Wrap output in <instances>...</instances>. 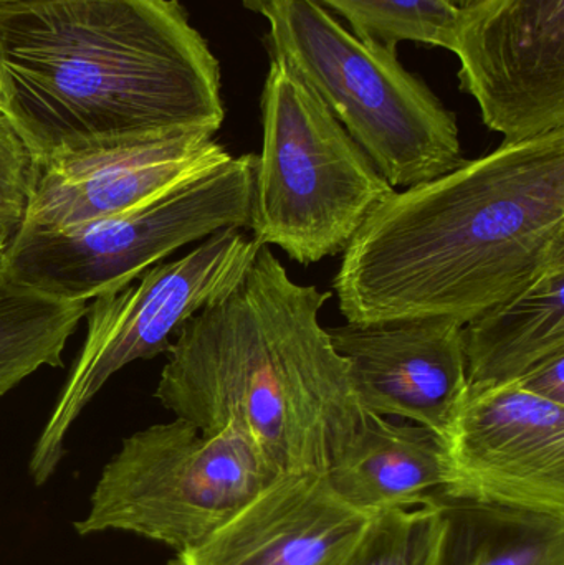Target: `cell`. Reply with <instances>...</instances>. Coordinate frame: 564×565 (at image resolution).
Returning <instances> with one entry per match:
<instances>
[{
    "label": "cell",
    "mask_w": 564,
    "mask_h": 565,
    "mask_svg": "<svg viewBox=\"0 0 564 565\" xmlns=\"http://www.w3.org/2000/svg\"><path fill=\"white\" fill-rule=\"evenodd\" d=\"M331 490L371 513L429 503L449 483L446 441L417 424L368 412L324 473Z\"/></svg>",
    "instance_id": "5bb4252c"
},
{
    "label": "cell",
    "mask_w": 564,
    "mask_h": 565,
    "mask_svg": "<svg viewBox=\"0 0 564 565\" xmlns=\"http://www.w3.org/2000/svg\"><path fill=\"white\" fill-rule=\"evenodd\" d=\"M207 131L86 146L32 161L22 224L68 231L136 207L232 158Z\"/></svg>",
    "instance_id": "8fae6325"
},
{
    "label": "cell",
    "mask_w": 564,
    "mask_h": 565,
    "mask_svg": "<svg viewBox=\"0 0 564 565\" xmlns=\"http://www.w3.org/2000/svg\"><path fill=\"white\" fill-rule=\"evenodd\" d=\"M88 301H68L0 270V397L40 367H60Z\"/></svg>",
    "instance_id": "e0dca14e"
},
{
    "label": "cell",
    "mask_w": 564,
    "mask_h": 565,
    "mask_svg": "<svg viewBox=\"0 0 564 565\" xmlns=\"http://www.w3.org/2000/svg\"><path fill=\"white\" fill-rule=\"evenodd\" d=\"M444 540L439 503L393 508L374 514L343 565H437Z\"/></svg>",
    "instance_id": "d6986e66"
},
{
    "label": "cell",
    "mask_w": 564,
    "mask_h": 565,
    "mask_svg": "<svg viewBox=\"0 0 564 565\" xmlns=\"http://www.w3.org/2000/svg\"><path fill=\"white\" fill-rule=\"evenodd\" d=\"M260 247L238 228H224L184 257L93 298L85 342L30 458L36 484L55 473L70 428L103 385L131 362L168 352L189 319L244 281Z\"/></svg>",
    "instance_id": "ba28073f"
},
{
    "label": "cell",
    "mask_w": 564,
    "mask_h": 565,
    "mask_svg": "<svg viewBox=\"0 0 564 565\" xmlns=\"http://www.w3.org/2000/svg\"><path fill=\"white\" fill-rule=\"evenodd\" d=\"M515 382L536 397L564 405V351L536 362Z\"/></svg>",
    "instance_id": "44dd1931"
},
{
    "label": "cell",
    "mask_w": 564,
    "mask_h": 565,
    "mask_svg": "<svg viewBox=\"0 0 564 565\" xmlns=\"http://www.w3.org/2000/svg\"><path fill=\"white\" fill-rule=\"evenodd\" d=\"M278 477L241 422L204 435L175 418L123 440L75 527L82 536L125 531L182 553L204 543Z\"/></svg>",
    "instance_id": "8992f818"
},
{
    "label": "cell",
    "mask_w": 564,
    "mask_h": 565,
    "mask_svg": "<svg viewBox=\"0 0 564 565\" xmlns=\"http://www.w3.org/2000/svg\"><path fill=\"white\" fill-rule=\"evenodd\" d=\"M564 258V128L394 191L333 278L348 324H467Z\"/></svg>",
    "instance_id": "6da1fadb"
},
{
    "label": "cell",
    "mask_w": 564,
    "mask_h": 565,
    "mask_svg": "<svg viewBox=\"0 0 564 565\" xmlns=\"http://www.w3.org/2000/svg\"><path fill=\"white\" fill-rule=\"evenodd\" d=\"M462 322L450 318L327 328L364 411L429 428L444 441L469 392Z\"/></svg>",
    "instance_id": "7c38bea8"
},
{
    "label": "cell",
    "mask_w": 564,
    "mask_h": 565,
    "mask_svg": "<svg viewBox=\"0 0 564 565\" xmlns=\"http://www.w3.org/2000/svg\"><path fill=\"white\" fill-rule=\"evenodd\" d=\"M10 235H12V232L6 231V228H0V257H2L3 250H6Z\"/></svg>",
    "instance_id": "cb8c5ba5"
},
{
    "label": "cell",
    "mask_w": 564,
    "mask_h": 565,
    "mask_svg": "<svg viewBox=\"0 0 564 565\" xmlns=\"http://www.w3.org/2000/svg\"><path fill=\"white\" fill-rule=\"evenodd\" d=\"M241 2L248 7V9L254 10V12L262 13L272 0H241Z\"/></svg>",
    "instance_id": "7402d4cb"
},
{
    "label": "cell",
    "mask_w": 564,
    "mask_h": 565,
    "mask_svg": "<svg viewBox=\"0 0 564 565\" xmlns=\"http://www.w3.org/2000/svg\"><path fill=\"white\" fill-rule=\"evenodd\" d=\"M450 3H453L454 7H457L459 10H467L470 9V7L476 6V3H479L480 0H449Z\"/></svg>",
    "instance_id": "603a6c76"
},
{
    "label": "cell",
    "mask_w": 564,
    "mask_h": 565,
    "mask_svg": "<svg viewBox=\"0 0 564 565\" xmlns=\"http://www.w3.org/2000/svg\"><path fill=\"white\" fill-rule=\"evenodd\" d=\"M360 39L396 49L414 42L453 52L462 10L449 0H315Z\"/></svg>",
    "instance_id": "ac0fdd59"
},
{
    "label": "cell",
    "mask_w": 564,
    "mask_h": 565,
    "mask_svg": "<svg viewBox=\"0 0 564 565\" xmlns=\"http://www.w3.org/2000/svg\"><path fill=\"white\" fill-rule=\"evenodd\" d=\"M257 156L244 154L119 214L68 228H17L0 257L12 280L89 301L145 274L184 245L251 224Z\"/></svg>",
    "instance_id": "52a82bcc"
},
{
    "label": "cell",
    "mask_w": 564,
    "mask_h": 565,
    "mask_svg": "<svg viewBox=\"0 0 564 565\" xmlns=\"http://www.w3.org/2000/svg\"><path fill=\"white\" fill-rule=\"evenodd\" d=\"M444 516L437 565H564V518L436 497Z\"/></svg>",
    "instance_id": "2e32d148"
},
{
    "label": "cell",
    "mask_w": 564,
    "mask_h": 565,
    "mask_svg": "<svg viewBox=\"0 0 564 565\" xmlns=\"http://www.w3.org/2000/svg\"><path fill=\"white\" fill-rule=\"evenodd\" d=\"M30 179L32 156L0 115V228L12 234L22 224Z\"/></svg>",
    "instance_id": "ffe728a7"
},
{
    "label": "cell",
    "mask_w": 564,
    "mask_h": 565,
    "mask_svg": "<svg viewBox=\"0 0 564 565\" xmlns=\"http://www.w3.org/2000/svg\"><path fill=\"white\" fill-rule=\"evenodd\" d=\"M262 126L252 238L300 265L343 254L396 189L300 76L274 56L262 93Z\"/></svg>",
    "instance_id": "5b68a950"
},
{
    "label": "cell",
    "mask_w": 564,
    "mask_h": 565,
    "mask_svg": "<svg viewBox=\"0 0 564 565\" xmlns=\"http://www.w3.org/2000/svg\"><path fill=\"white\" fill-rule=\"evenodd\" d=\"M19 2V0H0V3Z\"/></svg>",
    "instance_id": "d4e9b609"
},
{
    "label": "cell",
    "mask_w": 564,
    "mask_h": 565,
    "mask_svg": "<svg viewBox=\"0 0 564 565\" xmlns=\"http://www.w3.org/2000/svg\"><path fill=\"white\" fill-rule=\"evenodd\" d=\"M469 385L513 382L564 351V258L462 328Z\"/></svg>",
    "instance_id": "9a60e30c"
},
{
    "label": "cell",
    "mask_w": 564,
    "mask_h": 565,
    "mask_svg": "<svg viewBox=\"0 0 564 565\" xmlns=\"http://www.w3.org/2000/svg\"><path fill=\"white\" fill-rule=\"evenodd\" d=\"M453 53L460 88L503 142L564 128V0H480Z\"/></svg>",
    "instance_id": "30bf717a"
},
{
    "label": "cell",
    "mask_w": 564,
    "mask_h": 565,
    "mask_svg": "<svg viewBox=\"0 0 564 565\" xmlns=\"http://www.w3.org/2000/svg\"><path fill=\"white\" fill-rule=\"evenodd\" d=\"M440 497L564 518V405L515 381L469 385Z\"/></svg>",
    "instance_id": "9c48e42d"
},
{
    "label": "cell",
    "mask_w": 564,
    "mask_h": 565,
    "mask_svg": "<svg viewBox=\"0 0 564 565\" xmlns=\"http://www.w3.org/2000/svg\"><path fill=\"white\" fill-rule=\"evenodd\" d=\"M374 514L341 500L323 475H281L168 565H343Z\"/></svg>",
    "instance_id": "4fadbf2b"
},
{
    "label": "cell",
    "mask_w": 564,
    "mask_h": 565,
    "mask_svg": "<svg viewBox=\"0 0 564 565\" xmlns=\"http://www.w3.org/2000/svg\"><path fill=\"white\" fill-rule=\"evenodd\" d=\"M330 298L262 245L244 281L179 331L155 397L204 435L241 422L278 475L324 477L366 415L320 324Z\"/></svg>",
    "instance_id": "3957f363"
},
{
    "label": "cell",
    "mask_w": 564,
    "mask_h": 565,
    "mask_svg": "<svg viewBox=\"0 0 564 565\" xmlns=\"http://www.w3.org/2000/svg\"><path fill=\"white\" fill-rule=\"evenodd\" d=\"M0 115L32 161L169 132L215 135L221 68L178 0L0 3Z\"/></svg>",
    "instance_id": "7a4b0ae2"
},
{
    "label": "cell",
    "mask_w": 564,
    "mask_h": 565,
    "mask_svg": "<svg viewBox=\"0 0 564 565\" xmlns=\"http://www.w3.org/2000/svg\"><path fill=\"white\" fill-rule=\"evenodd\" d=\"M272 56L324 103L391 188H413L459 168L456 115L404 68L396 49L360 39L315 0H272Z\"/></svg>",
    "instance_id": "277c9868"
}]
</instances>
